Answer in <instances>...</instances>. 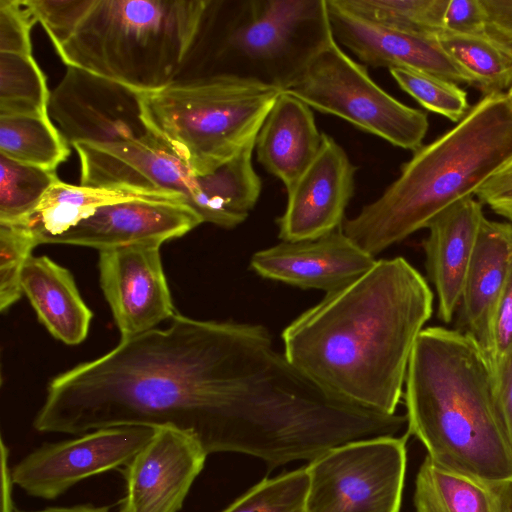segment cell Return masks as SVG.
Masks as SVG:
<instances>
[{
	"mask_svg": "<svg viewBox=\"0 0 512 512\" xmlns=\"http://www.w3.org/2000/svg\"><path fill=\"white\" fill-rule=\"evenodd\" d=\"M488 33L512 47V0H480Z\"/></svg>",
	"mask_w": 512,
	"mask_h": 512,
	"instance_id": "f35d334b",
	"label": "cell"
},
{
	"mask_svg": "<svg viewBox=\"0 0 512 512\" xmlns=\"http://www.w3.org/2000/svg\"><path fill=\"white\" fill-rule=\"evenodd\" d=\"M50 91L32 54L0 52V116H49Z\"/></svg>",
	"mask_w": 512,
	"mask_h": 512,
	"instance_id": "83f0119b",
	"label": "cell"
},
{
	"mask_svg": "<svg viewBox=\"0 0 512 512\" xmlns=\"http://www.w3.org/2000/svg\"><path fill=\"white\" fill-rule=\"evenodd\" d=\"M351 12L383 26L438 37L449 0H337Z\"/></svg>",
	"mask_w": 512,
	"mask_h": 512,
	"instance_id": "f1b7e54d",
	"label": "cell"
},
{
	"mask_svg": "<svg viewBox=\"0 0 512 512\" xmlns=\"http://www.w3.org/2000/svg\"><path fill=\"white\" fill-rule=\"evenodd\" d=\"M400 88L427 110L459 122L470 110L467 92L456 83L406 68L390 69Z\"/></svg>",
	"mask_w": 512,
	"mask_h": 512,
	"instance_id": "1f68e13d",
	"label": "cell"
},
{
	"mask_svg": "<svg viewBox=\"0 0 512 512\" xmlns=\"http://www.w3.org/2000/svg\"><path fill=\"white\" fill-rule=\"evenodd\" d=\"M327 5L335 41L365 66L412 69L472 85L437 37L380 25L344 8L337 0H327Z\"/></svg>",
	"mask_w": 512,
	"mask_h": 512,
	"instance_id": "e0dca14e",
	"label": "cell"
},
{
	"mask_svg": "<svg viewBox=\"0 0 512 512\" xmlns=\"http://www.w3.org/2000/svg\"><path fill=\"white\" fill-rule=\"evenodd\" d=\"M282 92L253 80L213 77L143 93V106L151 131L201 175L256 142Z\"/></svg>",
	"mask_w": 512,
	"mask_h": 512,
	"instance_id": "52a82bcc",
	"label": "cell"
},
{
	"mask_svg": "<svg viewBox=\"0 0 512 512\" xmlns=\"http://www.w3.org/2000/svg\"><path fill=\"white\" fill-rule=\"evenodd\" d=\"M356 166L331 136L323 133L318 154L287 191L277 220L282 241L311 240L340 229L354 194Z\"/></svg>",
	"mask_w": 512,
	"mask_h": 512,
	"instance_id": "9a60e30c",
	"label": "cell"
},
{
	"mask_svg": "<svg viewBox=\"0 0 512 512\" xmlns=\"http://www.w3.org/2000/svg\"><path fill=\"white\" fill-rule=\"evenodd\" d=\"M433 299L427 281L405 258L377 260L293 320L282 332L283 354L332 396L394 415Z\"/></svg>",
	"mask_w": 512,
	"mask_h": 512,
	"instance_id": "7a4b0ae2",
	"label": "cell"
},
{
	"mask_svg": "<svg viewBox=\"0 0 512 512\" xmlns=\"http://www.w3.org/2000/svg\"><path fill=\"white\" fill-rule=\"evenodd\" d=\"M48 114L70 145L132 142L153 133L143 93L72 66L50 91Z\"/></svg>",
	"mask_w": 512,
	"mask_h": 512,
	"instance_id": "30bf717a",
	"label": "cell"
},
{
	"mask_svg": "<svg viewBox=\"0 0 512 512\" xmlns=\"http://www.w3.org/2000/svg\"><path fill=\"white\" fill-rule=\"evenodd\" d=\"M511 263L512 224L484 218L466 273L459 309L464 332L478 343L489 361L493 317Z\"/></svg>",
	"mask_w": 512,
	"mask_h": 512,
	"instance_id": "ffe728a7",
	"label": "cell"
},
{
	"mask_svg": "<svg viewBox=\"0 0 512 512\" xmlns=\"http://www.w3.org/2000/svg\"><path fill=\"white\" fill-rule=\"evenodd\" d=\"M207 456L196 436L156 428L122 471L125 495L119 512H178Z\"/></svg>",
	"mask_w": 512,
	"mask_h": 512,
	"instance_id": "5bb4252c",
	"label": "cell"
},
{
	"mask_svg": "<svg viewBox=\"0 0 512 512\" xmlns=\"http://www.w3.org/2000/svg\"><path fill=\"white\" fill-rule=\"evenodd\" d=\"M491 485L496 497L497 512H512V479Z\"/></svg>",
	"mask_w": 512,
	"mask_h": 512,
	"instance_id": "60d3db41",
	"label": "cell"
},
{
	"mask_svg": "<svg viewBox=\"0 0 512 512\" xmlns=\"http://www.w3.org/2000/svg\"><path fill=\"white\" fill-rule=\"evenodd\" d=\"M491 340L490 362L493 370L496 364L512 351V263L494 313Z\"/></svg>",
	"mask_w": 512,
	"mask_h": 512,
	"instance_id": "d590c367",
	"label": "cell"
},
{
	"mask_svg": "<svg viewBox=\"0 0 512 512\" xmlns=\"http://www.w3.org/2000/svg\"><path fill=\"white\" fill-rule=\"evenodd\" d=\"M283 354L261 325L175 314L166 328L121 339L55 376L33 426L82 434L120 426L172 427L223 452L234 413Z\"/></svg>",
	"mask_w": 512,
	"mask_h": 512,
	"instance_id": "6da1fadb",
	"label": "cell"
},
{
	"mask_svg": "<svg viewBox=\"0 0 512 512\" xmlns=\"http://www.w3.org/2000/svg\"><path fill=\"white\" fill-rule=\"evenodd\" d=\"M32 234L21 224L0 223V310L4 312L22 294V272L33 248Z\"/></svg>",
	"mask_w": 512,
	"mask_h": 512,
	"instance_id": "d6a6232c",
	"label": "cell"
},
{
	"mask_svg": "<svg viewBox=\"0 0 512 512\" xmlns=\"http://www.w3.org/2000/svg\"><path fill=\"white\" fill-rule=\"evenodd\" d=\"M55 49L64 44L91 8L94 0H24Z\"/></svg>",
	"mask_w": 512,
	"mask_h": 512,
	"instance_id": "836d02e7",
	"label": "cell"
},
{
	"mask_svg": "<svg viewBox=\"0 0 512 512\" xmlns=\"http://www.w3.org/2000/svg\"><path fill=\"white\" fill-rule=\"evenodd\" d=\"M508 95L510 96L511 100H512V87L508 90Z\"/></svg>",
	"mask_w": 512,
	"mask_h": 512,
	"instance_id": "7bdbcfd3",
	"label": "cell"
},
{
	"mask_svg": "<svg viewBox=\"0 0 512 512\" xmlns=\"http://www.w3.org/2000/svg\"><path fill=\"white\" fill-rule=\"evenodd\" d=\"M308 491L305 466L263 479L221 512H307Z\"/></svg>",
	"mask_w": 512,
	"mask_h": 512,
	"instance_id": "4dcf8cb0",
	"label": "cell"
},
{
	"mask_svg": "<svg viewBox=\"0 0 512 512\" xmlns=\"http://www.w3.org/2000/svg\"><path fill=\"white\" fill-rule=\"evenodd\" d=\"M322 134L312 109L283 91L256 138L257 160L288 191L318 154Z\"/></svg>",
	"mask_w": 512,
	"mask_h": 512,
	"instance_id": "44dd1931",
	"label": "cell"
},
{
	"mask_svg": "<svg viewBox=\"0 0 512 512\" xmlns=\"http://www.w3.org/2000/svg\"><path fill=\"white\" fill-rule=\"evenodd\" d=\"M498 405L512 443V351L493 368Z\"/></svg>",
	"mask_w": 512,
	"mask_h": 512,
	"instance_id": "ab89813d",
	"label": "cell"
},
{
	"mask_svg": "<svg viewBox=\"0 0 512 512\" xmlns=\"http://www.w3.org/2000/svg\"><path fill=\"white\" fill-rule=\"evenodd\" d=\"M377 260L338 229L311 240L286 242L260 250L250 260L261 277L327 293L368 272Z\"/></svg>",
	"mask_w": 512,
	"mask_h": 512,
	"instance_id": "ac0fdd59",
	"label": "cell"
},
{
	"mask_svg": "<svg viewBox=\"0 0 512 512\" xmlns=\"http://www.w3.org/2000/svg\"><path fill=\"white\" fill-rule=\"evenodd\" d=\"M482 203L473 196L450 206L428 225L426 267L438 299V317L452 321L459 308L481 223Z\"/></svg>",
	"mask_w": 512,
	"mask_h": 512,
	"instance_id": "d6986e66",
	"label": "cell"
},
{
	"mask_svg": "<svg viewBox=\"0 0 512 512\" xmlns=\"http://www.w3.org/2000/svg\"><path fill=\"white\" fill-rule=\"evenodd\" d=\"M255 142L207 174L199 175L196 213L222 228L241 224L261 194V179L252 163Z\"/></svg>",
	"mask_w": 512,
	"mask_h": 512,
	"instance_id": "603a6c76",
	"label": "cell"
},
{
	"mask_svg": "<svg viewBox=\"0 0 512 512\" xmlns=\"http://www.w3.org/2000/svg\"><path fill=\"white\" fill-rule=\"evenodd\" d=\"M0 154L56 171L70 154L68 143L49 116H0Z\"/></svg>",
	"mask_w": 512,
	"mask_h": 512,
	"instance_id": "4316f807",
	"label": "cell"
},
{
	"mask_svg": "<svg viewBox=\"0 0 512 512\" xmlns=\"http://www.w3.org/2000/svg\"><path fill=\"white\" fill-rule=\"evenodd\" d=\"M409 436L351 441L309 462L307 512H399Z\"/></svg>",
	"mask_w": 512,
	"mask_h": 512,
	"instance_id": "9c48e42d",
	"label": "cell"
},
{
	"mask_svg": "<svg viewBox=\"0 0 512 512\" xmlns=\"http://www.w3.org/2000/svg\"><path fill=\"white\" fill-rule=\"evenodd\" d=\"M437 38L483 96L508 92L512 87V47L489 33L464 35L444 31Z\"/></svg>",
	"mask_w": 512,
	"mask_h": 512,
	"instance_id": "484cf974",
	"label": "cell"
},
{
	"mask_svg": "<svg viewBox=\"0 0 512 512\" xmlns=\"http://www.w3.org/2000/svg\"><path fill=\"white\" fill-rule=\"evenodd\" d=\"M129 199H155L185 203L181 197L123 189L76 186L59 181L44 194L38 205L18 224L34 237L37 245L49 244L97 207Z\"/></svg>",
	"mask_w": 512,
	"mask_h": 512,
	"instance_id": "cb8c5ba5",
	"label": "cell"
},
{
	"mask_svg": "<svg viewBox=\"0 0 512 512\" xmlns=\"http://www.w3.org/2000/svg\"><path fill=\"white\" fill-rule=\"evenodd\" d=\"M333 38L327 0H207L174 83L236 77L285 91Z\"/></svg>",
	"mask_w": 512,
	"mask_h": 512,
	"instance_id": "5b68a950",
	"label": "cell"
},
{
	"mask_svg": "<svg viewBox=\"0 0 512 512\" xmlns=\"http://www.w3.org/2000/svg\"><path fill=\"white\" fill-rule=\"evenodd\" d=\"M416 512H497L491 483L445 470L426 456L415 480Z\"/></svg>",
	"mask_w": 512,
	"mask_h": 512,
	"instance_id": "d4e9b609",
	"label": "cell"
},
{
	"mask_svg": "<svg viewBox=\"0 0 512 512\" xmlns=\"http://www.w3.org/2000/svg\"><path fill=\"white\" fill-rule=\"evenodd\" d=\"M207 0H94L56 51L66 66L141 93L174 83Z\"/></svg>",
	"mask_w": 512,
	"mask_h": 512,
	"instance_id": "8992f818",
	"label": "cell"
},
{
	"mask_svg": "<svg viewBox=\"0 0 512 512\" xmlns=\"http://www.w3.org/2000/svg\"><path fill=\"white\" fill-rule=\"evenodd\" d=\"M36 19L24 0H0V52L32 54Z\"/></svg>",
	"mask_w": 512,
	"mask_h": 512,
	"instance_id": "e575fe53",
	"label": "cell"
},
{
	"mask_svg": "<svg viewBox=\"0 0 512 512\" xmlns=\"http://www.w3.org/2000/svg\"><path fill=\"white\" fill-rule=\"evenodd\" d=\"M56 171L14 161L0 154V223H17L59 182Z\"/></svg>",
	"mask_w": 512,
	"mask_h": 512,
	"instance_id": "f546056e",
	"label": "cell"
},
{
	"mask_svg": "<svg viewBox=\"0 0 512 512\" xmlns=\"http://www.w3.org/2000/svg\"><path fill=\"white\" fill-rule=\"evenodd\" d=\"M72 146L79 156L81 186L177 196L195 211L199 174L154 133L132 142Z\"/></svg>",
	"mask_w": 512,
	"mask_h": 512,
	"instance_id": "7c38bea8",
	"label": "cell"
},
{
	"mask_svg": "<svg viewBox=\"0 0 512 512\" xmlns=\"http://www.w3.org/2000/svg\"><path fill=\"white\" fill-rule=\"evenodd\" d=\"M311 109L337 116L393 146L413 152L423 146L428 116L400 102L370 77L367 67L333 38L286 89Z\"/></svg>",
	"mask_w": 512,
	"mask_h": 512,
	"instance_id": "ba28073f",
	"label": "cell"
},
{
	"mask_svg": "<svg viewBox=\"0 0 512 512\" xmlns=\"http://www.w3.org/2000/svg\"><path fill=\"white\" fill-rule=\"evenodd\" d=\"M21 286L39 321L54 338L67 345L86 339L93 314L68 269L47 256L31 255Z\"/></svg>",
	"mask_w": 512,
	"mask_h": 512,
	"instance_id": "7402d4cb",
	"label": "cell"
},
{
	"mask_svg": "<svg viewBox=\"0 0 512 512\" xmlns=\"http://www.w3.org/2000/svg\"><path fill=\"white\" fill-rule=\"evenodd\" d=\"M407 433L439 467L486 483L512 479V443L491 363L467 333L427 327L405 379Z\"/></svg>",
	"mask_w": 512,
	"mask_h": 512,
	"instance_id": "3957f363",
	"label": "cell"
},
{
	"mask_svg": "<svg viewBox=\"0 0 512 512\" xmlns=\"http://www.w3.org/2000/svg\"><path fill=\"white\" fill-rule=\"evenodd\" d=\"M512 159V100L483 96L452 129L423 145L375 201L344 221L342 231L372 256L427 228L471 196Z\"/></svg>",
	"mask_w": 512,
	"mask_h": 512,
	"instance_id": "277c9868",
	"label": "cell"
},
{
	"mask_svg": "<svg viewBox=\"0 0 512 512\" xmlns=\"http://www.w3.org/2000/svg\"><path fill=\"white\" fill-rule=\"evenodd\" d=\"M444 30L456 34H487L486 16L480 0H449Z\"/></svg>",
	"mask_w": 512,
	"mask_h": 512,
	"instance_id": "8d00e7d4",
	"label": "cell"
},
{
	"mask_svg": "<svg viewBox=\"0 0 512 512\" xmlns=\"http://www.w3.org/2000/svg\"><path fill=\"white\" fill-rule=\"evenodd\" d=\"M475 196L512 224V159L493 174Z\"/></svg>",
	"mask_w": 512,
	"mask_h": 512,
	"instance_id": "74e56055",
	"label": "cell"
},
{
	"mask_svg": "<svg viewBox=\"0 0 512 512\" xmlns=\"http://www.w3.org/2000/svg\"><path fill=\"white\" fill-rule=\"evenodd\" d=\"M155 430L110 427L75 439L45 443L13 467V483L33 497L56 499L88 477L126 466L149 443Z\"/></svg>",
	"mask_w": 512,
	"mask_h": 512,
	"instance_id": "8fae6325",
	"label": "cell"
},
{
	"mask_svg": "<svg viewBox=\"0 0 512 512\" xmlns=\"http://www.w3.org/2000/svg\"><path fill=\"white\" fill-rule=\"evenodd\" d=\"M203 223L187 204L129 199L97 207L49 244L85 246L99 251L135 244H159L181 237Z\"/></svg>",
	"mask_w": 512,
	"mask_h": 512,
	"instance_id": "2e32d148",
	"label": "cell"
},
{
	"mask_svg": "<svg viewBox=\"0 0 512 512\" xmlns=\"http://www.w3.org/2000/svg\"><path fill=\"white\" fill-rule=\"evenodd\" d=\"M159 244H135L99 251L100 286L121 339L149 330L175 313Z\"/></svg>",
	"mask_w": 512,
	"mask_h": 512,
	"instance_id": "4fadbf2b",
	"label": "cell"
},
{
	"mask_svg": "<svg viewBox=\"0 0 512 512\" xmlns=\"http://www.w3.org/2000/svg\"><path fill=\"white\" fill-rule=\"evenodd\" d=\"M11 512H110L109 507H96L91 504L75 505L71 507H48L42 510L26 511L16 507Z\"/></svg>",
	"mask_w": 512,
	"mask_h": 512,
	"instance_id": "b9f144b4",
	"label": "cell"
}]
</instances>
